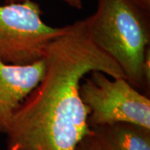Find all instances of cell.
<instances>
[{"label": "cell", "instance_id": "obj_1", "mask_svg": "<svg viewBox=\"0 0 150 150\" xmlns=\"http://www.w3.org/2000/svg\"><path fill=\"white\" fill-rule=\"evenodd\" d=\"M43 59L42 79L6 132L7 150H76L93 134L89 110L79 93L82 79L93 71L126 79L118 64L93 43L83 20L67 25L49 44Z\"/></svg>", "mask_w": 150, "mask_h": 150}, {"label": "cell", "instance_id": "obj_2", "mask_svg": "<svg viewBox=\"0 0 150 150\" xmlns=\"http://www.w3.org/2000/svg\"><path fill=\"white\" fill-rule=\"evenodd\" d=\"M83 21L93 43L118 64L126 79L139 91H149L144 74L149 14L130 0H98L95 13Z\"/></svg>", "mask_w": 150, "mask_h": 150}, {"label": "cell", "instance_id": "obj_3", "mask_svg": "<svg viewBox=\"0 0 150 150\" xmlns=\"http://www.w3.org/2000/svg\"><path fill=\"white\" fill-rule=\"evenodd\" d=\"M82 79L79 93L89 110L90 128L130 123L150 129V99L123 78L93 71Z\"/></svg>", "mask_w": 150, "mask_h": 150}, {"label": "cell", "instance_id": "obj_4", "mask_svg": "<svg viewBox=\"0 0 150 150\" xmlns=\"http://www.w3.org/2000/svg\"><path fill=\"white\" fill-rule=\"evenodd\" d=\"M40 6L33 0L0 5V60L25 65L43 59L51 42L66 30L42 19Z\"/></svg>", "mask_w": 150, "mask_h": 150}, {"label": "cell", "instance_id": "obj_5", "mask_svg": "<svg viewBox=\"0 0 150 150\" xmlns=\"http://www.w3.org/2000/svg\"><path fill=\"white\" fill-rule=\"evenodd\" d=\"M45 72L44 59L33 64L14 65L0 60V132L8 131L13 118Z\"/></svg>", "mask_w": 150, "mask_h": 150}, {"label": "cell", "instance_id": "obj_6", "mask_svg": "<svg viewBox=\"0 0 150 150\" xmlns=\"http://www.w3.org/2000/svg\"><path fill=\"white\" fill-rule=\"evenodd\" d=\"M101 150H150V129L130 123L92 128Z\"/></svg>", "mask_w": 150, "mask_h": 150}, {"label": "cell", "instance_id": "obj_7", "mask_svg": "<svg viewBox=\"0 0 150 150\" xmlns=\"http://www.w3.org/2000/svg\"><path fill=\"white\" fill-rule=\"evenodd\" d=\"M76 150H101L93 134L85 137L78 145Z\"/></svg>", "mask_w": 150, "mask_h": 150}, {"label": "cell", "instance_id": "obj_8", "mask_svg": "<svg viewBox=\"0 0 150 150\" xmlns=\"http://www.w3.org/2000/svg\"><path fill=\"white\" fill-rule=\"evenodd\" d=\"M134 4L139 7L141 10L150 13V0H130Z\"/></svg>", "mask_w": 150, "mask_h": 150}, {"label": "cell", "instance_id": "obj_9", "mask_svg": "<svg viewBox=\"0 0 150 150\" xmlns=\"http://www.w3.org/2000/svg\"><path fill=\"white\" fill-rule=\"evenodd\" d=\"M67 4L77 9H81L83 8V0H62Z\"/></svg>", "mask_w": 150, "mask_h": 150}, {"label": "cell", "instance_id": "obj_10", "mask_svg": "<svg viewBox=\"0 0 150 150\" xmlns=\"http://www.w3.org/2000/svg\"><path fill=\"white\" fill-rule=\"evenodd\" d=\"M24 0H4L6 4H12V3H18V2H23Z\"/></svg>", "mask_w": 150, "mask_h": 150}]
</instances>
